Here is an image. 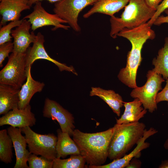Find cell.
<instances>
[{
    "instance_id": "cell-1",
    "label": "cell",
    "mask_w": 168,
    "mask_h": 168,
    "mask_svg": "<svg viewBox=\"0 0 168 168\" xmlns=\"http://www.w3.org/2000/svg\"><path fill=\"white\" fill-rule=\"evenodd\" d=\"M128 40L132 48L127 55L125 67L121 69L118 77L123 83L129 87L135 88L137 70L142 61L141 52L143 46L148 40H153L156 36L155 31L147 22L138 27L124 28L117 34Z\"/></svg>"
},
{
    "instance_id": "cell-2",
    "label": "cell",
    "mask_w": 168,
    "mask_h": 168,
    "mask_svg": "<svg viewBox=\"0 0 168 168\" xmlns=\"http://www.w3.org/2000/svg\"><path fill=\"white\" fill-rule=\"evenodd\" d=\"M114 131V127L104 131L93 133L74 129L73 139L88 164L102 165L108 158V149Z\"/></svg>"
},
{
    "instance_id": "cell-3",
    "label": "cell",
    "mask_w": 168,
    "mask_h": 168,
    "mask_svg": "<svg viewBox=\"0 0 168 168\" xmlns=\"http://www.w3.org/2000/svg\"><path fill=\"white\" fill-rule=\"evenodd\" d=\"M110 143L108 158L110 160L120 158L137 144L143 135L146 125L139 122L116 124Z\"/></svg>"
},
{
    "instance_id": "cell-4",
    "label": "cell",
    "mask_w": 168,
    "mask_h": 168,
    "mask_svg": "<svg viewBox=\"0 0 168 168\" xmlns=\"http://www.w3.org/2000/svg\"><path fill=\"white\" fill-rule=\"evenodd\" d=\"M120 17H110V36L113 39L124 28L138 27L147 22L156 10L149 7L144 0H129Z\"/></svg>"
},
{
    "instance_id": "cell-5",
    "label": "cell",
    "mask_w": 168,
    "mask_h": 168,
    "mask_svg": "<svg viewBox=\"0 0 168 168\" xmlns=\"http://www.w3.org/2000/svg\"><path fill=\"white\" fill-rule=\"evenodd\" d=\"M146 77L147 80L145 84L134 88L130 95L133 98L139 99L144 108L152 113L157 109L156 96L158 91L162 89V84L165 81L161 75L152 70L148 71Z\"/></svg>"
},
{
    "instance_id": "cell-6",
    "label": "cell",
    "mask_w": 168,
    "mask_h": 168,
    "mask_svg": "<svg viewBox=\"0 0 168 168\" xmlns=\"http://www.w3.org/2000/svg\"><path fill=\"white\" fill-rule=\"evenodd\" d=\"M20 128L25 134L29 150L31 153L52 160L57 158L58 137L54 134H39L32 130L29 126Z\"/></svg>"
},
{
    "instance_id": "cell-7",
    "label": "cell",
    "mask_w": 168,
    "mask_h": 168,
    "mask_svg": "<svg viewBox=\"0 0 168 168\" xmlns=\"http://www.w3.org/2000/svg\"><path fill=\"white\" fill-rule=\"evenodd\" d=\"M8 58L7 64L0 71V84L20 89L27 77L26 53L12 52Z\"/></svg>"
},
{
    "instance_id": "cell-8",
    "label": "cell",
    "mask_w": 168,
    "mask_h": 168,
    "mask_svg": "<svg viewBox=\"0 0 168 168\" xmlns=\"http://www.w3.org/2000/svg\"><path fill=\"white\" fill-rule=\"evenodd\" d=\"M97 0H60L54 3L53 12L66 22L75 31H81L78 23L80 13L86 7L93 5Z\"/></svg>"
},
{
    "instance_id": "cell-9",
    "label": "cell",
    "mask_w": 168,
    "mask_h": 168,
    "mask_svg": "<svg viewBox=\"0 0 168 168\" xmlns=\"http://www.w3.org/2000/svg\"><path fill=\"white\" fill-rule=\"evenodd\" d=\"M33 11L25 16L23 19H28L31 25V29L34 31L37 29L45 26H53L52 30H54L58 28L68 30L69 26L63 23L66 21L60 18L55 14H51L47 12L42 6L41 2H36L34 4Z\"/></svg>"
},
{
    "instance_id": "cell-10",
    "label": "cell",
    "mask_w": 168,
    "mask_h": 168,
    "mask_svg": "<svg viewBox=\"0 0 168 168\" xmlns=\"http://www.w3.org/2000/svg\"><path fill=\"white\" fill-rule=\"evenodd\" d=\"M44 117L51 118L58 123L63 132L72 136L75 129L74 118L72 114L56 101L46 98L43 111Z\"/></svg>"
},
{
    "instance_id": "cell-11",
    "label": "cell",
    "mask_w": 168,
    "mask_h": 168,
    "mask_svg": "<svg viewBox=\"0 0 168 168\" xmlns=\"http://www.w3.org/2000/svg\"><path fill=\"white\" fill-rule=\"evenodd\" d=\"M44 35L40 32L38 33L32 46L29 47L26 53L27 70L29 67L31 66L35 60L45 59L54 63L58 67L60 71L65 70L77 75V72L72 66H68L66 64L53 59L49 55L44 47Z\"/></svg>"
},
{
    "instance_id": "cell-12",
    "label": "cell",
    "mask_w": 168,
    "mask_h": 168,
    "mask_svg": "<svg viewBox=\"0 0 168 168\" xmlns=\"http://www.w3.org/2000/svg\"><path fill=\"white\" fill-rule=\"evenodd\" d=\"M158 132L157 130L151 127L146 129L143 136L137 144L136 147L130 153L122 157L113 160L111 162L106 165L100 166L89 165V168H124L128 165L130 160L134 157L139 158L141 155V151L148 148L150 144L145 142L146 140Z\"/></svg>"
},
{
    "instance_id": "cell-13",
    "label": "cell",
    "mask_w": 168,
    "mask_h": 168,
    "mask_svg": "<svg viewBox=\"0 0 168 168\" xmlns=\"http://www.w3.org/2000/svg\"><path fill=\"white\" fill-rule=\"evenodd\" d=\"M36 119L35 114L31 111V106L28 105L25 108H15L0 118V126L5 125L21 128L35 125Z\"/></svg>"
},
{
    "instance_id": "cell-14",
    "label": "cell",
    "mask_w": 168,
    "mask_h": 168,
    "mask_svg": "<svg viewBox=\"0 0 168 168\" xmlns=\"http://www.w3.org/2000/svg\"><path fill=\"white\" fill-rule=\"evenodd\" d=\"M31 24L28 20L23 19L22 23L12 30L11 35L13 38L12 52L25 53L30 44L35 41L36 35L34 31L31 33Z\"/></svg>"
},
{
    "instance_id": "cell-15",
    "label": "cell",
    "mask_w": 168,
    "mask_h": 168,
    "mask_svg": "<svg viewBox=\"0 0 168 168\" xmlns=\"http://www.w3.org/2000/svg\"><path fill=\"white\" fill-rule=\"evenodd\" d=\"M12 141L16 156L14 168H29L27 162L31 153L26 149L27 143L25 136L21 134L20 128L11 126L7 129Z\"/></svg>"
},
{
    "instance_id": "cell-16",
    "label": "cell",
    "mask_w": 168,
    "mask_h": 168,
    "mask_svg": "<svg viewBox=\"0 0 168 168\" xmlns=\"http://www.w3.org/2000/svg\"><path fill=\"white\" fill-rule=\"evenodd\" d=\"M0 3V13L2 18L0 27L8 21L18 20L23 11L29 9V0H1Z\"/></svg>"
},
{
    "instance_id": "cell-17",
    "label": "cell",
    "mask_w": 168,
    "mask_h": 168,
    "mask_svg": "<svg viewBox=\"0 0 168 168\" xmlns=\"http://www.w3.org/2000/svg\"><path fill=\"white\" fill-rule=\"evenodd\" d=\"M31 66L27 68L26 82L20 90L18 105L19 109H24L29 105L33 96L37 92H41L45 86L44 82L36 81L33 78L31 73Z\"/></svg>"
},
{
    "instance_id": "cell-18",
    "label": "cell",
    "mask_w": 168,
    "mask_h": 168,
    "mask_svg": "<svg viewBox=\"0 0 168 168\" xmlns=\"http://www.w3.org/2000/svg\"><path fill=\"white\" fill-rule=\"evenodd\" d=\"M129 0H97L93 7L84 14L83 17L87 18L95 13H100L110 17L125 7Z\"/></svg>"
},
{
    "instance_id": "cell-19",
    "label": "cell",
    "mask_w": 168,
    "mask_h": 168,
    "mask_svg": "<svg viewBox=\"0 0 168 168\" xmlns=\"http://www.w3.org/2000/svg\"><path fill=\"white\" fill-rule=\"evenodd\" d=\"M20 90L9 85L0 84V115H4L18 107Z\"/></svg>"
},
{
    "instance_id": "cell-20",
    "label": "cell",
    "mask_w": 168,
    "mask_h": 168,
    "mask_svg": "<svg viewBox=\"0 0 168 168\" xmlns=\"http://www.w3.org/2000/svg\"><path fill=\"white\" fill-rule=\"evenodd\" d=\"M124 106L125 108L124 112L119 118L116 119V124L139 122L147 113V110L144 108L138 98H135L132 101L124 102Z\"/></svg>"
},
{
    "instance_id": "cell-21",
    "label": "cell",
    "mask_w": 168,
    "mask_h": 168,
    "mask_svg": "<svg viewBox=\"0 0 168 168\" xmlns=\"http://www.w3.org/2000/svg\"><path fill=\"white\" fill-rule=\"evenodd\" d=\"M57 132V158H64L68 155L80 154L78 147L68 133L63 132L60 129H58Z\"/></svg>"
},
{
    "instance_id": "cell-22",
    "label": "cell",
    "mask_w": 168,
    "mask_h": 168,
    "mask_svg": "<svg viewBox=\"0 0 168 168\" xmlns=\"http://www.w3.org/2000/svg\"><path fill=\"white\" fill-rule=\"evenodd\" d=\"M91 96H97L106 103L114 113L119 117L120 114V108L124 105L122 97L112 90H105L100 87H92Z\"/></svg>"
},
{
    "instance_id": "cell-23",
    "label": "cell",
    "mask_w": 168,
    "mask_h": 168,
    "mask_svg": "<svg viewBox=\"0 0 168 168\" xmlns=\"http://www.w3.org/2000/svg\"><path fill=\"white\" fill-rule=\"evenodd\" d=\"M152 64L154 66L152 69L154 71L161 75L164 80L168 79V37L165 38L164 46L153 59Z\"/></svg>"
},
{
    "instance_id": "cell-24",
    "label": "cell",
    "mask_w": 168,
    "mask_h": 168,
    "mask_svg": "<svg viewBox=\"0 0 168 168\" xmlns=\"http://www.w3.org/2000/svg\"><path fill=\"white\" fill-rule=\"evenodd\" d=\"M12 140L9 135L7 130L0 131V159L6 164L12 161L13 153Z\"/></svg>"
},
{
    "instance_id": "cell-25",
    "label": "cell",
    "mask_w": 168,
    "mask_h": 168,
    "mask_svg": "<svg viewBox=\"0 0 168 168\" xmlns=\"http://www.w3.org/2000/svg\"><path fill=\"white\" fill-rule=\"evenodd\" d=\"M86 161L81 154L71 155L68 159L56 158L53 160V168H86Z\"/></svg>"
},
{
    "instance_id": "cell-26",
    "label": "cell",
    "mask_w": 168,
    "mask_h": 168,
    "mask_svg": "<svg viewBox=\"0 0 168 168\" xmlns=\"http://www.w3.org/2000/svg\"><path fill=\"white\" fill-rule=\"evenodd\" d=\"M29 168H52L53 160L31 153L28 159Z\"/></svg>"
},
{
    "instance_id": "cell-27",
    "label": "cell",
    "mask_w": 168,
    "mask_h": 168,
    "mask_svg": "<svg viewBox=\"0 0 168 168\" xmlns=\"http://www.w3.org/2000/svg\"><path fill=\"white\" fill-rule=\"evenodd\" d=\"M23 19L10 21L0 27V45L8 41H12V38L11 35L12 30L22 23Z\"/></svg>"
},
{
    "instance_id": "cell-28",
    "label": "cell",
    "mask_w": 168,
    "mask_h": 168,
    "mask_svg": "<svg viewBox=\"0 0 168 168\" xmlns=\"http://www.w3.org/2000/svg\"><path fill=\"white\" fill-rule=\"evenodd\" d=\"M14 45L12 41L0 45V67H2V63L6 58L9 56V54L12 52Z\"/></svg>"
},
{
    "instance_id": "cell-29",
    "label": "cell",
    "mask_w": 168,
    "mask_h": 168,
    "mask_svg": "<svg viewBox=\"0 0 168 168\" xmlns=\"http://www.w3.org/2000/svg\"><path fill=\"white\" fill-rule=\"evenodd\" d=\"M167 8H168V0H163L158 6L152 17L147 22L149 25L152 26L157 17Z\"/></svg>"
},
{
    "instance_id": "cell-30",
    "label": "cell",
    "mask_w": 168,
    "mask_h": 168,
    "mask_svg": "<svg viewBox=\"0 0 168 168\" xmlns=\"http://www.w3.org/2000/svg\"><path fill=\"white\" fill-rule=\"evenodd\" d=\"M166 82L164 88L157 95L156 102L157 104L161 101H168V79L166 80Z\"/></svg>"
},
{
    "instance_id": "cell-31",
    "label": "cell",
    "mask_w": 168,
    "mask_h": 168,
    "mask_svg": "<svg viewBox=\"0 0 168 168\" xmlns=\"http://www.w3.org/2000/svg\"><path fill=\"white\" fill-rule=\"evenodd\" d=\"M164 12L166 15L164 16L162 15L159 16L155 21L153 24L159 26L163 23H168V8L166 9Z\"/></svg>"
},
{
    "instance_id": "cell-32",
    "label": "cell",
    "mask_w": 168,
    "mask_h": 168,
    "mask_svg": "<svg viewBox=\"0 0 168 168\" xmlns=\"http://www.w3.org/2000/svg\"><path fill=\"white\" fill-rule=\"evenodd\" d=\"M142 165V162L138 158L134 157L130 161L126 168H140Z\"/></svg>"
},
{
    "instance_id": "cell-33",
    "label": "cell",
    "mask_w": 168,
    "mask_h": 168,
    "mask_svg": "<svg viewBox=\"0 0 168 168\" xmlns=\"http://www.w3.org/2000/svg\"><path fill=\"white\" fill-rule=\"evenodd\" d=\"M147 5L150 8L156 10L162 0H144Z\"/></svg>"
},
{
    "instance_id": "cell-34",
    "label": "cell",
    "mask_w": 168,
    "mask_h": 168,
    "mask_svg": "<svg viewBox=\"0 0 168 168\" xmlns=\"http://www.w3.org/2000/svg\"><path fill=\"white\" fill-rule=\"evenodd\" d=\"M43 0H46L50 3H55L60 0H29L28 5L31 7L33 4L37 2H41Z\"/></svg>"
},
{
    "instance_id": "cell-35",
    "label": "cell",
    "mask_w": 168,
    "mask_h": 168,
    "mask_svg": "<svg viewBox=\"0 0 168 168\" xmlns=\"http://www.w3.org/2000/svg\"><path fill=\"white\" fill-rule=\"evenodd\" d=\"M159 168H168V159L162 160L158 166Z\"/></svg>"
},
{
    "instance_id": "cell-36",
    "label": "cell",
    "mask_w": 168,
    "mask_h": 168,
    "mask_svg": "<svg viewBox=\"0 0 168 168\" xmlns=\"http://www.w3.org/2000/svg\"><path fill=\"white\" fill-rule=\"evenodd\" d=\"M163 147L165 149L168 150V138L165 141L163 144Z\"/></svg>"
},
{
    "instance_id": "cell-37",
    "label": "cell",
    "mask_w": 168,
    "mask_h": 168,
    "mask_svg": "<svg viewBox=\"0 0 168 168\" xmlns=\"http://www.w3.org/2000/svg\"><path fill=\"white\" fill-rule=\"evenodd\" d=\"M167 105H168V103H167Z\"/></svg>"
},
{
    "instance_id": "cell-38",
    "label": "cell",
    "mask_w": 168,
    "mask_h": 168,
    "mask_svg": "<svg viewBox=\"0 0 168 168\" xmlns=\"http://www.w3.org/2000/svg\"><path fill=\"white\" fill-rule=\"evenodd\" d=\"M1 0H0V1H1Z\"/></svg>"
}]
</instances>
